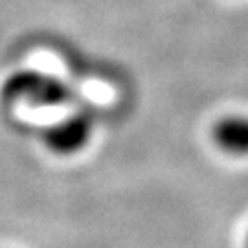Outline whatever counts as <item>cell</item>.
Instances as JSON below:
<instances>
[{"label": "cell", "mask_w": 248, "mask_h": 248, "mask_svg": "<svg viewBox=\"0 0 248 248\" xmlns=\"http://www.w3.org/2000/svg\"><path fill=\"white\" fill-rule=\"evenodd\" d=\"M76 96L70 83L39 70H18L2 85V98L8 103L35 107H57L70 103Z\"/></svg>", "instance_id": "obj_1"}, {"label": "cell", "mask_w": 248, "mask_h": 248, "mask_svg": "<svg viewBox=\"0 0 248 248\" xmlns=\"http://www.w3.org/2000/svg\"><path fill=\"white\" fill-rule=\"evenodd\" d=\"M94 131V116L87 110H78L74 114L48 125L43 131V142L55 155H74L89 143Z\"/></svg>", "instance_id": "obj_2"}, {"label": "cell", "mask_w": 248, "mask_h": 248, "mask_svg": "<svg viewBox=\"0 0 248 248\" xmlns=\"http://www.w3.org/2000/svg\"><path fill=\"white\" fill-rule=\"evenodd\" d=\"M213 143L230 156H248V116L228 114L217 120L212 129Z\"/></svg>", "instance_id": "obj_3"}, {"label": "cell", "mask_w": 248, "mask_h": 248, "mask_svg": "<svg viewBox=\"0 0 248 248\" xmlns=\"http://www.w3.org/2000/svg\"><path fill=\"white\" fill-rule=\"evenodd\" d=\"M247 248H248V235H247Z\"/></svg>", "instance_id": "obj_4"}]
</instances>
